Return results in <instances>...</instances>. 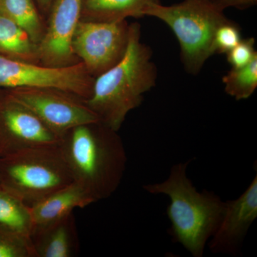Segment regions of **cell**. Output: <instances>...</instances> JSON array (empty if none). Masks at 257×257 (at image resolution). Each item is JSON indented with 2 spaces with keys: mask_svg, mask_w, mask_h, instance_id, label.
<instances>
[{
  "mask_svg": "<svg viewBox=\"0 0 257 257\" xmlns=\"http://www.w3.org/2000/svg\"><path fill=\"white\" fill-rule=\"evenodd\" d=\"M151 48L141 42V27L130 25L127 49L124 57L94 78L86 104L99 121L118 132L126 115L141 105L144 94L156 84L157 69L152 61Z\"/></svg>",
  "mask_w": 257,
  "mask_h": 257,
  "instance_id": "1",
  "label": "cell"
},
{
  "mask_svg": "<svg viewBox=\"0 0 257 257\" xmlns=\"http://www.w3.org/2000/svg\"><path fill=\"white\" fill-rule=\"evenodd\" d=\"M117 133L99 121L75 126L60 140L74 182L96 202L110 197L124 176L127 157Z\"/></svg>",
  "mask_w": 257,
  "mask_h": 257,
  "instance_id": "2",
  "label": "cell"
},
{
  "mask_svg": "<svg viewBox=\"0 0 257 257\" xmlns=\"http://www.w3.org/2000/svg\"><path fill=\"white\" fill-rule=\"evenodd\" d=\"M190 162L176 164L165 181L147 184L143 188L170 198L167 211L171 221L169 233L175 242L182 245L193 256L202 257L208 241L220 223L225 202L214 192H198L187 175Z\"/></svg>",
  "mask_w": 257,
  "mask_h": 257,
  "instance_id": "3",
  "label": "cell"
},
{
  "mask_svg": "<svg viewBox=\"0 0 257 257\" xmlns=\"http://www.w3.org/2000/svg\"><path fill=\"white\" fill-rule=\"evenodd\" d=\"M145 16L162 20L172 30L184 68L192 74L199 73L208 59L215 55L216 30L229 20L224 10L209 0H183L170 6L154 3L145 10Z\"/></svg>",
  "mask_w": 257,
  "mask_h": 257,
  "instance_id": "4",
  "label": "cell"
},
{
  "mask_svg": "<svg viewBox=\"0 0 257 257\" xmlns=\"http://www.w3.org/2000/svg\"><path fill=\"white\" fill-rule=\"evenodd\" d=\"M72 182L60 144L0 158V186L28 206Z\"/></svg>",
  "mask_w": 257,
  "mask_h": 257,
  "instance_id": "5",
  "label": "cell"
},
{
  "mask_svg": "<svg viewBox=\"0 0 257 257\" xmlns=\"http://www.w3.org/2000/svg\"><path fill=\"white\" fill-rule=\"evenodd\" d=\"M94 77L82 62L63 67L23 62L0 55V89L55 88L85 100L92 94Z\"/></svg>",
  "mask_w": 257,
  "mask_h": 257,
  "instance_id": "6",
  "label": "cell"
},
{
  "mask_svg": "<svg viewBox=\"0 0 257 257\" xmlns=\"http://www.w3.org/2000/svg\"><path fill=\"white\" fill-rule=\"evenodd\" d=\"M6 90L36 115L60 140L64 134L75 126L99 121L84 99L75 94L47 87L15 88Z\"/></svg>",
  "mask_w": 257,
  "mask_h": 257,
  "instance_id": "7",
  "label": "cell"
},
{
  "mask_svg": "<svg viewBox=\"0 0 257 257\" xmlns=\"http://www.w3.org/2000/svg\"><path fill=\"white\" fill-rule=\"evenodd\" d=\"M128 37L130 25L126 20L115 23L80 20L72 39V50L95 78L122 59Z\"/></svg>",
  "mask_w": 257,
  "mask_h": 257,
  "instance_id": "8",
  "label": "cell"
},
{
  "mask_svg": "<svg viewBox=\"0 0 257 257\" xmlns=\"http://www.w3.org/2000/svg\"><path fill=\"white\" fill-rule=\"evenodd\" d=\"M60 139L28 108L0 89V158L34 147L58 145Z\"/></svg>",
  "mask_w": 257,
  "mask_h": 257,
  "instance_id": "9",
  "label": "cell"
},
{
  "mask_svg": "<svg viewBox=\"0 0 257 257\" xmlns=\"http://www.w3.org/2000/svg\"><path fill=\"white\" fill-rule=\"evenodd\" d=\"M82 0H53L48 23L38 45L40 63L63 67L78 63L72 50L74 34L80 21Z\"/></svg>",
  "mask_w": 257,
  "mask_h": 257,
  "instance_id": "10",
  "label": "cell"
},
{
  "mask_svg": "<svg viewBox=\"0 0 257 257\" xmlns=\"http://www.w3.org/2000/svg\"><path fill=\"white\" fill-rule=\"evenodd\" d=\"M256 217L257 175L239 197L225 202L222 218L209 241L211 251L239 254L243 239Z\"/></svg>",
  "mask_w": 257,
  "mask_h": 257,
  "instance_id": "11",
  "label": "cell"
},
{
  "mask_svg": "<svg viewBox=\"0 0 257 257\" xmlns=\"http://www.w3.org/2000/svg\"><path fill=\"white\" fill-rule=\"evenodd\" d=\"M95 202L82 186L72 182L30 206L32 231L63 219L77 208H84Z\"/></svg>",
  "mask_w": 257,
  "mask_h": 257,
  "instance_id": "12",
  "label": "cell"
},
{
  "mask_svg": "<svg viewBox=\"0 0 257 257\" xmlns=\"http://www.w3.org/2000/svg\"><path fill=\"white\" fill-rule=\"evenodd\" d=\"M30 239L35 257L75 256L79 251V241L74 213L34 230Z\"/></svg>",
  "mask_w": 257,
  "mask_h": 257,
  "instance_id": "13",
  "label": "cell"
},
{
  "mask_svg": "<svg viewBox=\"0 0 257 257\" xmlns=\"http://www.w3.org/2000/svg\"><path fill=\"white\" fill-rule=\"evenodd\" d=\"M160 0H82L80 20L115 23L143 18L147 8Z\"/></svg>",
  "mask_w": 257,
  "mask_h": 257,
  "instance_id": "14",
  "label": "cell"
},
{
  "mask_svg": "<svg viewBox=\"0 0 257 257\" xmlns=\"http://www.w3.org/2000/svg\"><path fill=\"white\" fill-rule=\"evenodd\" d=\"M0 55L14 60L40 63L38 45L23 28L0 14Z\"/></svg>",
  "mask_w": 257,
  "mask_h": 257,
  "instance_id": "15",
  "label": "cell"
},
{
  "mask_svg": "<svg viewBox=\"0 0 257 257\" xmlns=\"http://www.w3.org/2000/svg\"><path fill=\"white\" fill-rule=\"evenodd\" d=\"M0 14L23 28L32 41L39 45L45 33V25L32 0H0Z\"/></svg>",
  "mask_w": 257,
  "mask_h": 257,
  "instance_id": "16",
  "label": "cell"
},
{
  "mask_svg": "<svg viewBox=\"0 0 257 257\" xmlns=\"http://www.w3.org/2000/svg\"><path fill=\"white\" fill-rule=\"evenodd\" d=\"M0 226L30 239L33 227L30 206L1 186Z\"/></svg>",
  "mask_w": 257,
  "mask_h": 257,
  "instance_id": "17",
  "label": "cell"
},
{
  "mask_svg": "<svg viewBox=\"0 0 257 257\" xmlns=\"http://www.w3.org/2000/svg\"><path fill=\"white\" fill-rule=\"evenodd\" d=\"M222 82L226 94L236 100L249 98L257 87V57L244 67L231 68Z\"/></svg>",
  "mask_w": 257,
  "mask_h": 257,
  "instance_id": "18",
  "label": "cell"
},
{
  "mask_svg": "<svg viewBox=\"0 0 257 257\" xmlns=\"http://www.w3.org/2000/svg\"><path fill=\"white\" fill-rule=\"evenodd\" d=\"M0 257H35L31 240L0 226Z\"/></svg>",
  "mask_w": 257,
  "mask_h": 257,
  "instance_id": "19",
  "label": "cell"
},
{
  "mask_svg": "<svg viewBox=\"0 0 257 257\" xmlns=\"http://www.w3.org/2000/svg\"><path fill=\"white\" fill-rule=\"evenodd\" d=\"M241 40V31L237 24L228 20L216 30L214 37L215 54H227Z\"/></svg>",
  "mask_w": 257,
  "mask_h": 257,
  "instance_id": "20",
  "label": "cell"
},
{
  "mask_svg": "<svg viewBox=\"0 0 257 257\" xmlns=\"http://www.w3.org/2000/svg\"><path fill=\"white\" fill-rule=\"evenodd\" d=\"M255 40L251 38L241 39V41L226 54L227 61L232 68H240L247 65L257 57L254 48Z\"/></svg>",
  "mask_w": 257,
  "mask_h": 257,
  "instance_id": "21",
  "label": "cell"
},
{
  "mask_svg": "<svg viewBox=\"0 0 257 257\" xmlns=\"http://www.w3.org/2000/svg\"><path fill=\"white\" fill-rule=\"evenodd\" d=\"M216 8L221 10L234 8L236 9L245 10L256 5L257 0H209Z\"/></svg>",
  "mask_w": 257,
  "mask_h": 257,
  "instance_id": "22",
  "label": "cell"
},
{
  "mask_svg": "<svg viewBox=\"0 0 257 257\" xmlns=\"http://www.w3.org/2000/svg\"><path fill=\"white\" fill-rule=\"evenodd\" d=\"M52 2L53 0H37V4L40 9L43 10L44 12H49Z\"/></svg>",
  "mask_w": 257,
  "mask_h": 257,
  "instance_id": "23",
  "label": "cell"
}]
</instances>
